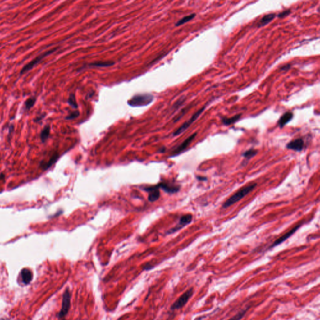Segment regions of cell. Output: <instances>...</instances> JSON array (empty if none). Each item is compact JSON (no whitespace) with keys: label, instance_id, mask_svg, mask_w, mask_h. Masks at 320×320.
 <instances>
[{"label":"cell","instance_id":"5b68a950","mask_svg":"<svg viewBox=\"0 0 320 320\" xmlns=\"http://www.w3.org/2000/svg\"><path fill=\"white\" fill-rule=\"evenodd\" d=\"M71 304V293L68 290V288L66 289L63 295V299H62V309L59 313L58 314V317L59 319L63 318L65 317L68 313L70 308Z\"/></svg>","mask_w":320,"mask_h":320},{"label":"cell","instance_id":"d4e9b609","mask_svg":"<svg viewBox=\"0 0 320 320\" xmlns=\"http://www.w3.org/2000/svg\"><path fill=\"white\" fill-rule=\"evenodd\" d=\"M80 115V112L78 110H76V111H74L71 113H70L66 118L65 119L66 120H73V119H75L76 118L78 117H79Z\"/></svg>","mask_w":320,"mask_h":320},{"label":"cell","instance_id":"5bb4252c","mask_svg":"<svg viewBox=\"0 0 320 320\" xmlns=\"http://www.w3.org/2000/svg\"><path fill=\"white\" fill-rule=\"evenodd\" d=\"M276 16H277V15L275 13H270V14L264 15L260 20V21L258 23L257 26L260 28V27L266 26V25L270 23L276 17Z\"/></svg>","mask_w":320,"mask_h":320},{"label":"cell","instance_id":"ffe728a7","mask_svg":"<svg viewBox=\"0 0 320 320\" xmlns=\"http://www.w3.org/2000/svg\"><path fill=\"white\" fill-rule=\"evenodd\" d=\"M160 197V192L159 190H154L149 192L148 200L149 202H154L157 201Z\"/></svg>","mask_w":320,"mask_h":320},{"label":"cell","instance_id":"52a82bcc","mask_svg":"<svg viewBox=\"0 0 320 320\" xmlns=\"http://www.w3.org/2000/svg\"><path fill=\"white\" fill-rule=\"evenodd\" d=\"M192 220H193V216L191 214H186V215H183L180 218L178 224L175 227H174L173 228H172L170 230H169L167 233L168 234H172V233H174L176 232L177 231H179L180 230H181L183 227H185L186 225H188L190 223H191V222H192Z\"/></svg>","mask_w":320,"mask_h":320},{"label":"cell","instance_id":"6da1fadb","mask_svg":"<svg viewBox=\"0 0 320 320\" xmlns=\"http://www.w3.org/2000/svg\"><path fill=\"white\" fill-rule=\"evenodd\" d=\"M256 183L249 184L245 187H243L235 194H233L230 198H228L223 204V208H227L229 206H232L235 203H237L247 194H248L250 192H251L256 186Z\"/></svg>","mask_w":320,"mask_h":320},{"label":"cell","instance_id":"4dcf8cb0","mask_svg":"<svg viewBox=\"0 0 320 320\" xmlns=\"http://www.w3.org/2000/svg\"><path fill=\"white\" fill-rule=\"evenodd\" d=\"M63 320H65V319H63Z\"/></svg>","mask_w":320,"mask_h":320},{"label":"cell","instance_id":"9a60e30c","mask_svg":"<svg viewBox=\"0 0 320 320\" xmlns=\"http://www.w3.org/2000/svg\"><path fill=\"white\" fill-rule=\"evenodd\" d=\"M58 157H59V155L58 154L55 153V154H54L51 156L50 159L49 160V161H48L46 163H43V162H41L40 163V167H41V168H42L43 170H48V168H49L53 164H54L57 161V159H58Z\"/></svg>","mask_w":320,"mask_h":320},{"label":"cell","instance_id":"30bf717a","mask_svg":"<svg viewBox=\"0 0 320 320\" xmlns=\"http://www.w3.org/2000/svg\"><path fill=\"white\" fill-rule=\"evenodd\" d=\"M304 147V142L302 138H297L289 142L286 144V148L298 152L301 151L303 149Z\"/></svg>","mask_w":320,"mask_h":320},{"label":"cell","instance_id":"ac0fdd59","mask_svg":"<svg viewBox=\"0 0 320 320\" xmlns=\"http://www.w3.org/2000/svg\"><path fill=\"white\" fill-rule=\"evenodd\" d=\"M115 62L108 61V62H98L94 63H91L88 65L90 67H109L115 65Z\"/></svg>","mask_w":320,"mask_h":320},{"label":"cell","instance_id":"484cf974","mask_svg":"<svg viewBox=\"0 0 320 320\" xmlns=\"http://www.w3.org/2000/svg\"><path fill=\"white\" fill-rule=\"evenodd\" d=\"M291 13V10H284L282 12L278 13V15H277V16L278 18H285L286 16H287L288 15H289Z\"/></svg>","mask_w":320,"mask_h":320},{"label":"cell","instance_id":"7402d4cb","mask_svg":"<svg viewBox=\"0 0 320 320\" xmlns=\"http://www.w3.org/2000/svg\"><path fill=\"white\" fill-rule=\"evenodd\" d=\"M68 103L73 108L77 109L78 108V103L76 100L75 95L74 94L71 93L70 94L68 99Z\"/></svg>","mask_w":320,"mask_h":320},{"label":"cell","instance_id":"4316f807","mask_svg":"<svg viewBox=\"0 0 320 320\" xmlns=\"http://www.w3.org/2000/svg\"><path fill=\"white\" fill-rule=\"evenodd\" d=\"M45 117H46V115H45V114H44V113H43V114H41V115H39V116H38V117L34 119V122H36V123H39L40 121H41L43 120V119Z\"/></svg>","mask_w":320,"mask_h":320},{"label":"cell","instance_id":"7c38bea8","mask_svg":"<svg viewBox=\"0 0 320 320\" xmlns=\"http://www.w3.org/2000/svg\"><path fill=\"white\" fill-rule=\"evenodd\" d=\"M293 118V113L291 112L285 113L278 120V125L280 128H283L288 123H289Z\"/></svg>","mask_w":320,"mask_h":320},{"label":"cell","instance_id":"2e32d148","mask_svg":"<svg viewBox=\"0 0 320 320\" xmlns=\"http://www.w3.org/2000/svg\"><path fill=\"white\" fill-rule=\"evenodd\" d=\"M242 115L241 114H238L236 115H235L231 118H226V117H224V118H222V122L223 123V124L224 125H226V126H229V125H231L233 123H236L241 117Z\"/></svg>","mask_w":320,"mask_h":320},{"label":"cell","instance_id":"cb8c5ba5","mask_svg":"<svg viewBox=\"0 0 320 320\" xmlns=\"http://www.w3.org/2000/svg\"><path fill=\"white\" fill-rule=\"evenodd\" d=\"M248 311V309H244L241 311H240L238 313H237L236 315L233 316L231 318H230L228 320H241L244 316L245 315L246 311Z\"/></svg>","mask_w":320,"mask_h":320},{"label":"cell","instance_id":"3957f363","mask_svg":"<svg viewBox=\"0 0 320 320\" xmlns=\"http://www.w3.org/2000/svg\"><path fill=\"white\" fill-rule=\"evenodd\" d=\"M58 48H53V49H51L49 51H47L46 52H44L43 53H41V55H39V56H38L37 57H36L34 60H33L31 62H30V63H28V64H26L25 66H23V68L21 69V70L20 71V75H23V74L27 73L28 71H29L30 70H31V69H33L35 66H36L39 63H40L44 58H46V57L51 55L52 53H54L55 51H57V49H58Z\"/></svg>","mask_w":320,"mask_h":320},{"label":"cell","instance_id":"83f0119b","mask_svg":"<svg viewBox=\"0 0 320 320\" xmlns=\"http://www.w3.org/2000/svg\"><path fill=\"white\" fill-rule=\"evenodd\" d=\"M291 68V65L288 64L285 66H283L281 68H280V71H288Z\"/></svg>","mask_w":320,"mask_h":320},{"label":"cell","instance_id":"9c48e42d","mask_svg":"<svg viewBox=\"0 0 320 320\" xmlns=\"http://www.w3.org/2000/svg\"><path fill=\"white\" fill-rule=\"evenodd\" d=\"M302 225V223H300V224H298L296 226H295L293 228H292L290 231H288V233H286L285 234H284L283 236H281V237H280L278 239H277L270 246V248H273L280 244H281L283 241H285V240H286L288 238H290V236H291L293 235H294L296 231Z\"/></svg>","mask_w":320,"mask_h":320},{"label":"cell","instance_id":"f546056e","mask_svg":"<svg viewBox=\"0 0 320 320\" xmlns=\"http://www.w3.org/2000/svg\"><path fill=\"white\" fill-rule=\"evenodd\" d=\"M1 320H9V319H2Z\"/></svg>","mask_w":320,"mask_h":320},{"label":"cell","instance_id":"d6986e66","mask_svg":"<svg viewBox=\"0 0 320 320\" xmlns=\"http://www.w3.org/2000/svg\"><path fill=\"white\" fill-rule=\"evenodd\" d=\"M36 102V98L35 96H32L28 98L25 102V111L30 110L33 106H34Z\"/></svg>","mask_w":320,"mask_h":320},{"label":"cell","instance_id":"44dd1931","mask_svg":"<svg viewBox=\"0 0 320 320\" xmlns=\"http://www.w3.org/2000/svg\"><path fill=\"white\" fill-rule=\"evenodd\" d=\"M196 16V14L195 13H193V14H191L190 15H188V16H186L185 17H183V18H181V20H180L176 24H175V26H180L181 25H183V24L186 23H188L190 21H191V20H193L194 17Z\"/></svg>","mask_w":320,"mask_h":320},{"label":"cell","instance_id":"8fae6325","mask_svg":"<svg viewBox=\"0 0 320 320\" xmlns=\"http://www.w3.org/2000/svg\"><path fill=\"white\" fill-rule=\"evenodd\" d=\"M154 186L158 190H159V188H162L165 192L168 193H175L178 192L180 188L179 186L170 185L169 183H162L158 184L157 185H155Z\"/></svg>","mask_w":320,"mask_h":320},{"label":"cell","instance_id":"603a6c76","mask_svg":"<svg viewBox=\"0 0 320 320\" xmlns=\"http://www.w3.org/2000/svg\"><path fill=\"white\" fill-rule=\"evenodd\" d=\"M257 152H258L257 150L252 148V149H248V151H245L243 154V156H244V158H245L246 159H249V158H251L253 156H254L257 154Z\"/></svg>","mask_w":320,"mask_h":320},{"label":"cell","instance_id":"4fadbf2b","mask_svg":"<svg viewBox=\"0 0 320 320\" xmlns=\"http://www.w3.org/2000/svg\"><path fill=\"white\" fill-rule=\"evenodd\" d=\"M33 275L32 272L28 269V268H24L21 272V280L23 282L24 284L28 285L29 284L31 280H33Z\"/></svg>","mask_w":320,"mask_h":320},{"label":"cell","instance_id":"e0dca14e","mask_svg":"<svg viewBox=\"0 0 320 320\" xmlns=\"http://www.w3.org/2000/svg\"><path fill=\"white\" fill-rule=\"evenodd\" d=\"M50 130L51 127L49 125H46L43 129L42 130L41 133H40V139L42 143H44L47 141V139L49 138V135H50Z\"/></svg>","mask_w":320,"mask_h":320},{"label":"cell","instance_id":"7a4b0ae2","mask_svg":"<svg viewBox=\"0 0 320 320\" xmlns=\"http://www.w3.org/2000/svg\"><path fill=\"white\" fill-rule=\"evenodd\" d=\"M154 97L151 94H139L132 97L128 101V104L132 107H141L151 103Z\"/></svg>","mask_w":320,"mask_h":320},{"label":"cell","instance_id":"8992f818","mask_svg":"<svg viewBox=\"0 0 320 320\" xmlns=\"http://www.w3.org/2000/svg\"><path fill=\"white\" fill-rule=\"evenodd\" d=\"M206 109V106H203V108H201V109H199L198 111H197L191 117V118L188 120L187 121H186L185 123H184L178 129H177L173 133V136H178L180 135V134H181L182 133H183L185 131H186L190 126L191 125L194 123L197 119L203 113V112Z\"/></svg>","mask_w":320,"mask_h":320},{"label":"cell","instance_id":"f1b7e54d","mask_svg":"<svg viewBox=\"0 0 320 320\" xmlns=\"http://www.w3.org/2000/svg\"><path fill=\"white\" fill-rule=\"evenodd\" d=\"M165 148H161V149L159 150V152L163 153V152H165Z\"/></svg>","mask_w":320,"mask_h":320},{"label":"cell","instance_id":"277c9868","mask_svg":"<svg viewBox=\"0 0 320 320\" xmlns=\"http://www.w3.org/2000/svg\"><path fill=\"white\" fill-rule=\"evenodd\" d=\"M194 291L193 288H190L188 290H187L185 293H184L178 299L171 305V310H176L179 309L180 308H182L183 306H185L186 303L188 302L189 299L192 297L193 295Z\"/></svg>","mask_w":320,"mask_h":320},{"label":"cell","instance_id":"ba28073f","mask_svg":"<svg viewBox=\"0 0 320 320\" xmlns=\"http://www.w3.org/2000/svg\"><path fill=\"white\" fill-rule=\"evenodd\" d=\"M197 133H194L193 135H191L190 136H189L187 139H186L180 146H178L173 152L171 154V157L176 156L178 154H180L181 152H183L185 149H186V148L191 144V143L193 141V139L196 136Z\"/></svg>","mask_w":320,"mask_h":320}]
</instances>
